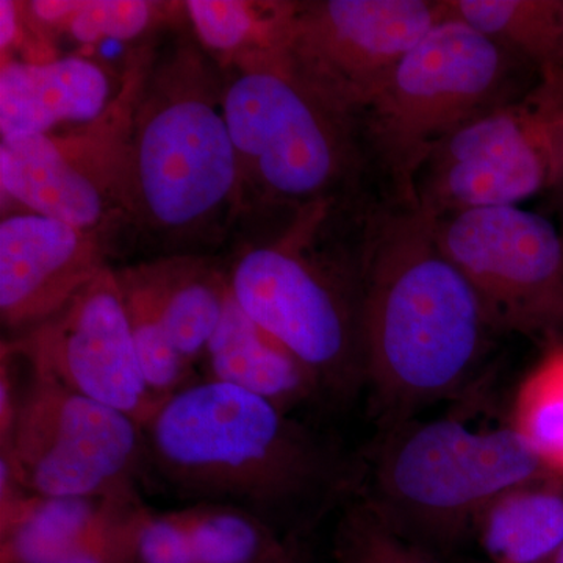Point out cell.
<instances>
[{
    "mask_svg": "<svg viewBox=\"0 0 563 563\" xmlns=\"http://www.w3.org/2000/svg\"><path fill=\"white\" fill-rule=\"evenodd\" d=\"M540 563H563V542L559 544V548L554 553L548 555V558Z\"/></svg>",
    "mask_w": 563,
    "mask_h": 563,
    "instance_id": "83f0119b",
    "label": "cell"
},
{
    "mask_svg": "<svg viewBox=\"0 0 563 563\" xmlns=\"http://www.w3.org/2000/svg\"><path fill=\"white\" fill-rule=\"evenodd\" d=\"M333 555L336 563H435L426 550L393 531L358 493L336 525Z\"/></svg>",
    "mask_w": 563,
    "mask_h": 563,
    "instance_id": "cb8c5ba5",
    "label": "cell"
},
{
    "mask_svg": "<svg viewBox=\"0 0 563 563\" xmlns=\"http://www.w3.org/2000/svg\"><path fill=\"white\" fill-rule=\"evenodd\" d=\"M553 81L555 95H558L559 110H561V135H559V173L553 187L554 198L558 201L563 220V66L547 73ZM563 233V232H562Z\"/></svg>",
    "mask_w": 563,
    "mask_h": 563,
    "instance_id": "4316f807",
    "label": "cell"
},
{
    "mask_svg": "<svg viewBox=\"0 0 563 563\" xmlns=\"http://www.w3.org/2000/svg\"><path fill=\"white\" fill-rule=\"evenodd\" d=\"M435 221L440 247L476 291L495 332L563 340V233L542 214L490 207Z\"/></svg>",
    "mask_w": 563,
    "mask_h": 563,
    "instance_id": "30bf717a",
    "label": "cell"
},
{
    "mask_svg": "<svg viewBox=\"0 0 563 563\" xmlns=\"http://www.w3.org/2000/svg\"><path fill=\"white\" fill-rule=\"evenodd\" d=\"M101 233L25 213L0 222V317L25 332L54 317L106 269Z\"/></svg>",
    "mask_w": 563,
    "mask_h": 563,
    "instance_id": "9a60e30c",
    "label": "cell"
},
{
    "mask_svg": "<svg viewBox=\"0 0 563 563\" xmlns=\"http://www.w3.org/2000/svg\"><path fill=\"white\" fill-rule=\"evenodd\" d=\"M444 18V0L295 3L280 55L325 101L361 121L406 55Z\"/></svg>",
    "mask_w": 563,
    "mask_h": 563,
    "instance_id": "8fae6325",
    "label": "cell"
},
{
    "mask_svg": "<svg viewBox=\"0 0 563 563\" xmlns=\"http://www.w3.org/2000/svg\"><path fill=\"white\" fill-rule=\"evenodd\" d=\"M224 109L242 203L299 211L335 202L361 169L358 121L325 101L280 52L233 63Z\"/></svg>",
    "mask_w": 563,
    "mask_h": 563,
    "instance_id": "277c9868",
    "label": "cell"
},
{
    "mask_svg": "<svg viewBox=\"0 0 563 563\" xmlns=\"http://www.w3.org/2000/svg\"><path fill=\"white\" fill-rule=\"evenodd\" d=\"M202 361L206 379L235 385L288 413L303 404L324 399L313 374L252 320L232 292Z\"/></svg>",
    "mask_w": 563,
    "mask_h": 563,
    "instance_id": "d6986e66",
    "label": "cell"
},
{
    "mask_svg": "<svg viewBox=\"0 0 563 563\" xmlns=\"http://www.w3.org/2000/svg\"><path fill=\"white\" fill-rule=\"evenodd\" d=\"M295 3L190 0L184 3L196 36L228 65L280 52Z\"/></svg>",
    "mask_w": 563,
    "mask_h": 563,
    "instance_id": "7402d4cb",
    "label": "cell"
},
{
    "mask_svg": "<svg viewBox=\"0 0 563 563\" xmlns=\"http://www.w3.org/2000/svg\"><path fill=\"white\" fill-rule=\"evenodd\" d=\"M143 435L146 473L166 490L191 504L247 510L284 536L310 528L363 483L357 462L331 439L217 380L168 396Z\"/></svg>",
    "mask_w": 563,
    "mask_h": 563,
    "instance_id": "6da1fadb",
    "label": "cell"
},
{
    "mask_svg": "<svg viewBox=\"0 0 563 563\" xmlns=\"http://www.w3.org/2000/svg\"><path fill=\"white\" fill-rule=\"evenodd\" d=\"M509 426L544 472L563 483V340L547 344L521 380Z\"/></svg>",
    "mask_w": 563,
    "mask_h": 563,
    "instance_id": "603a6c76",
    "label": "cell"
},
{
    "mask_svg": "<svg viewBox=\"0 0 563 563\" xmlns=\"http://www.w3.org/2000/svg\"><path fill=\"white\" fill-rule=\"evenodd\" d=\"M151 514L136 488L99 498L27 493L0 510V563H135Z\"/></svg>",
    "mask_w": 563,
    "mask_h": 563,
    "instance_id": "5bb4252c",
    "label": "cell"
},
{
    "mask_svg": "<svg viewBox=\"0 0 563 563\" xmlns=\"http://www.w3.org/2000/svg\"><path fill=\"white\" fill-rule=\"evenodd\" d=\"M18 358L27 376L10 442L0 446V461L16 483L41 498H99L136 488L146 473L139 422Z\"/></svg>",
    "mask_w": 563,
    "mask_h": 563,
    "instance_id": "ba28073f",
    "label": "cell"
},
{
    "mask_svg": "<svg viewBox=\"0 0 563 563\" xmlns=\"http://www.w3.org/2000/svg\"><path fill=\"white\" fill-rule=\"evenodd\" d=\"M474 532L492 563L544 561L563 542L562 481L537 477L499 493Z\"/></svg>",
    "mask_w": 563,
    "mask_h": 563,
    "instance_id": "ffe728a7",
    "label": "cell"
},
{
    "mask_svg": "<svg viewBox=\"0 0 563 563\" xmlns=\"http://www.w3.org/2000/svg\"><path fill=\"white\" fill-rule=\"evenodd\" d=\"M358 269L366 388L387 429L468 384L496 332L415 203L368 222Z\"/></svg>",
    "mask_w": 563,
    "mask_h": 563,
    "instance_id": "7a4b0ae2",
    "label": "cell"
},
{
    "mask_svg": "<svg viewBox=\"0 0 563 563\" xmlns=\"http://www.w3.org/2000/svg\"><path fill=\"white\" fill-rule=\"evenodd\" d=\"M131 85L120 220L181 247L220 239L243 210L224 80L181 49Z\"/></svg>",
    "mask_w": 563,
    "mask_h": 563,
    "instance_id": "3957f363",
    "label": "cell"
},
{
    "mask_svg": "<svg viewBox=\"0 0 563 563\" xmlns=\"http://www.w3.org/2000/svg\"><path fill=\"white\" fill-rule=\"evenodd\" d=\"M526 69L536 73L448 16L406 55L362 120L401 201L412 203L415 176L437 143L531 90L521 84Z\"/></svg>",
    "mask_w": 563,
    "mask_h": 563,
    "instance_id": "52a82bcc",
    "label": "cell"
},
{
    "mask_svg": "<svg viewBox=\"0 0 563 563\" xmlns=\"http://www.w3.org/2000/svg\"><path fill=\"white\" fill-rule=\"evenodd\" d=\"M444 9L537 76L563 66V0H444Z\"/></svg>",
    "mask_w": 563,
    "mask_h": 563,
    "instance_id": "44dd1931",
    "label": "cell"
},
{
    "mask_svg": "<svg viewBox=\"0 0 563 563\" xmlns=\"http://www.w3.org/2000/svg\"><path fill=\"white\" fill-rule=\"evenodd\" d=\"M333 203L299 211L279 239L247 247L229 284L244 312L313 374L324 399L347 402L366 388L361 269L317 246Z\"/></svg>",
    "mask_w": 563,
    "mask_h": 563,
    "instance_id": "5b68a950",
    "label": "cell"
},
{
    "mask_svg": "<svg viewBox=\"0 0 563 563\" xmlns=\"http://www.w3.org/2000/svg\"><path fill=\"white\" fill-rule=\"evenodd\" d=\"M113 103L109 76L88 58L9 62L0 70L2 141L52 133L65 122L92 124Z\"/></svg>",
    "mask_w": 563,
    "mask_h": 563,
    "instance_id": "ac0fdd59",
    "label": "cell"
},
{
    "mask_svg": "<svg viewBox=\"0 0 563 563\" xmlns=\"http://www.w3.org/2000/svg\"><path fill=\"white\" fill-rule=\"evenodd\" d=\"M135 563H302L290 537L228 504L152 512Z\"/></svg>",
    "mask_w": 563,
    "mask_h": 563,
    "instance_id": "2e32d148",
    "label": "cell"
},
{
    "mask_svg": "<svg viewBox=\"0 0 563 563\" xmlns=\"http://www.w3.org/2000/svg\"><path fill=\"white\" fill-rule=\"evenodd\" d=\"M154 3L143 0H55L51 18L57 31L80 44L133 40L150 27Z\"/></svg>",
    "mask_w": 563,
    "mask_h": 563,
    "instance_id": "d4e9b609",
    "label": "cell"
},
{
    "mask_svg": "<svg viewBox=\"0 0 563 563\" xmlns=\"http://www.w3.org/2000/svg\"><path fill=\"white\" fill-rule=\"evenodd\" d=\"M3 347L141 428L165 399L144 379L117 274L106 268L65 307Z\"/></svg>",
    "mask_w": 563,
    "mask_h": 563,
    "instance_id": "7c38bea8",
    "label": "cell"
},
{
    "mask_svg": "<svg viewBox=\"0 0 563 563\" xmlns=\"http://www.w3.org/2000/svg\"><path fill=\"white\" fill-rule=\"evenodd\" d=\"M559 172V111L540 77L521 98L463 125L421 163L412 202L432 220L518 203L553 190Z\"/></svg>",
    "mask_w": 563,
    "mask_h": 563,
    "instance_id": "9c48e42d",
    "label": "cell"
},
{
    "mask_svg": "<svg viewBox=\"0 0 563 563\" xmlns=\"http://www.w3.org/2000/svg\"><path fill=\"white\" fill-rule=\"evenodd\" d=\"M21 5L11 0L0 2V47L2 54L16 46L22 32Z\"/></svg>",
    "mask_w": 563,
    "mask_h": 563,
    "instance_id": "484cf974",
    "label": "cell"
},
{
    "mask_svg": "<svg viewBox=\"0 0 563 563\" xmlns=\"http://www.w3.org/2000/svg\"><path fill=\"white\" fill-rule=\"evenodd\" d=\"M129 113L131 90L81 132L2 141L3 195L31 213L102 232L110 220H120L118 181Z\"/></svg>",
    "mask_w": 563,
    "mask_h": 563,
    "instance_id": "4fadbf2b",
    "label": "cell"
},
{
    "mask_svg": "<svg viewBox=\"0 0 563 563\" xmlns=\"http://www.w3.org/2000/svg\"><path fill=\"white\" fill-rule=\"evenodd\" d=\"M114 274L125 306L157 322L192 365L202 361L231 296L229 272L201 255L180 254Z\"/></svg>",
    "mask_w": 563,
    "mask_h": 563,
    "instance_id": "e0dca14e",
    "label": "cell"
},
{
    "mask_svg": "<svg viewBox=\"0 0 563 563\" xmlns=\"http://www.w3.org/2000/svg\"><path fill=\"white\" fill-rule=\"evenodd\" d=\"M543 476L510 426L473 431L450 418L407 420L385 431L358 495L410 543L448 550L499 493Z\"/></svg>",
    "mask_w": 563,
    "mask_h": 563,
    "instance_id": "8992f818",
    "label": "cell"
}]
</instances>
